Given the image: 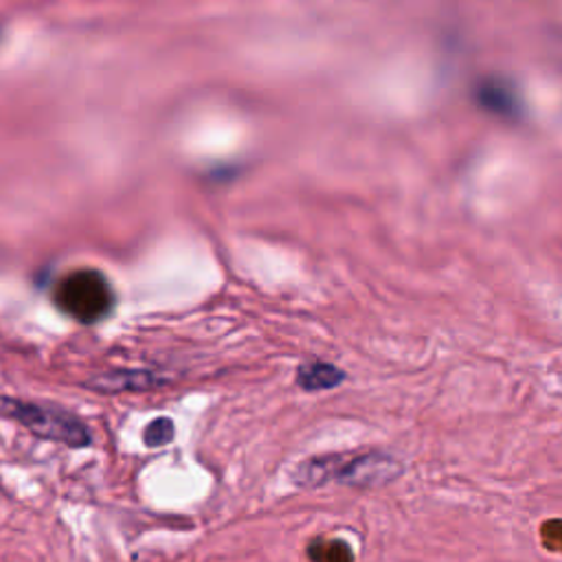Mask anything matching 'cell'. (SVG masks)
I'll list each match as a JSON object with an SVG mask.
<instances>
[{
	"mask_svg": "<svg viewBox=\"0 0 562 562\" xmlns=\"http://www.w3.org/2000/svg\"><path fill=\"white\" fill-rule=\"evenodd\" d=\"M479 104L485 111H490L498 117H507V119H514L520 113L518 95L512 91V87H507L501 80L485 82L479 87Z\"/></svg>",
	"mask_w": 562,
	"mask_h": 562,
	"instance_id": "8992f818",
	"label": "cell"
},
{
	"mask_svg": "<svg viewBox=\"0 0 562 562\" xmlns=\"http://www.w3.org/2000/svg\"><path fill=\"white\" fill-rule=\"evenodd\" d=\"M172 382V378L157 369H113L89 380V387L100 393H144Z\"/></svg>",
	"mask_w": 562,
	"mask_h": 562,
	"instance_id": "277c9868",
	"label": "cell"
},
{
	"mask_svg": "<svg viewBox=\"0 0 562 562\" xmlns=\"http://www.w3.org/2000/svg\"><path fill=\"white\" fill-rule=\"evenodd\" d=\"M0 415L16 420L30 433L47 441L69 448H87L93 444L91 428L84 420L60 406L0 395Z\"/></svg>",
	"mask_w": 562,
	"mask_h": 562,
	"instance_id": "7a4b0ae2",
	"label": "cell"
},
{
	"mask_svg": "<svg viewBox=\"0 0 562 562\" xmlns=\"http://www.w3.org/2000/svg\"><path fill=\"white\" fill-rule=\"evenodd\" d=\"M54 301L78 323L95 325L113 312L115 290L104 273L95 268H80L58 282Z\"/></svg>",
	"mask_w": 562,
	"mask_h": 562,
	"instance_id": "3957f363",
	"label": "cell"
},
{
	"mask_svg": "<svg viewBox=\"0 0 562 562\" xmlns=\"http://www.w3.org/2000/svg\"><path fill=\"white\" fill-rule=\"evenodd\" d=\"M345 380V371L325 360H308L297 371V385L303 391H330Z\"/></svg>",
	"mask_w": 562,
	"mask_h": 562,
	"instance_id": "5b68a950",
	"label": "cell"
},
{
	"mask_svg": "<svg viewBox=\"0 0 562 562\" xmlns=\"http://www.w3.org/2000/svg\"><path fill=\"white\" fill-rule=\"evenodd\" d=\"M174 435H176V426L170 417H157L152 420L146 431H144V444L148 448H163L168 444L174 441Z\"/></svg>",
	"mask_w": 562,
	"mask_h": 562,
	"instance_id": "ba28073f",
	"label": "cell"
},
{
	"mask_svg": "<svg viewBox=\"0 0 562 562\" xmlns=\"http://www.w3.org/2000/svg\"><path fill=\"white\" fill-rule=\"evenodd\" d=\"M306 553L310 562H354L352 547L341 538H314Z\"/></svg>",
	"mask_w": 562,
	"mask_h": 562,
	"instance_id": "52a82bcc",
	"label": "cell"
},
{
	"mask_svg": "<svg viewBox=\"0 0 562 562\" xmlns=\"http://www.w3.org/2000/svg\"><path fill=\"white\" fill-rule=\"evenodd\" d=\"M402 474V463L389 452H328L301 461L293 470V481L299 488H321L328 483L376 488L395 481Z\"/></svg>",
	"mask_w": 562,
	"mask_h": 562,
	"instance_id": "6da1fadb",
	"label": "cell"
},
{
	"mask_svg": "<svg viewBox=\"0 0 562 562\" xmlns=\"http://www.w3.org/2000/svg\"><path fill=\"white\" fill-rule=\"evenodd\" d=\"M542 534H544V542L551 549H562V520H553V523L544 525Z\"/></svg>",
	"mask_w": 562,
	"mask_h": 562,
	"instance_id": "9c48e42d",
	"label": "cell"
}]
</instances>
